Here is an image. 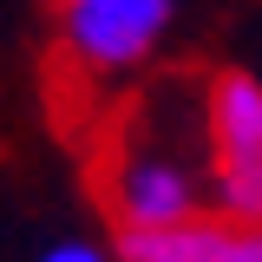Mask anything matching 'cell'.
Instances as JSON below:
<instances>
[{
  "label": "cell",
  "mask_w": 262,
  "mask_h": 262,
  "mask_svg": "<svg viewBox=\"0 0 262 262\" xmlns=\"http://www.w3.org/2000/svg\"><path fill=\"white\" fill-rule=\"evenodd\" d=\"M196 184H203V164H190L184 151H170L158 138L151 98L118 105V125L92 144V190H98V210L112 216L118 236L170 223V216H190Z\"/></svg>",
  "instance_id": "cell-1"
},
{
  "label": "cell",
  "mask_w": 262,
  "mask_h": 262,
  "mask_svg": "<svg viewBox=\"0 0 262 262\" xmlns=\"http://www.w3.org/2000/svg\"><path fill=\"white\" fill-rule=\"evenodd\" d=\"M196 131H203V177L216 190V210L262 223V79L236 66L210 72L196 98Z\"/></svg>",
  "instance_id": "cell-2"
},
{
  "label": "cell",
  "mask_w": 262,
  "mask_h": 262,
  "mask_svg": "<svg viewBox=\"0 0 262 262\" xmlns=\"http://www.w3.org/2000/svg\"><path fill=\"white\" fill-rule=\"evenodd\" d=\"M59 53L85 79L131 72L170 27V0H53Z\"/></svg>",
  "instance_id": "cell-3"
},
{
  "label": "cell",
  "mask_w": 262,
  "mask_h": 262,
  "mask_svg": "<svg viewBox=\"0 0 262 262\" xmlns=\"http://www.w3.org/2000/svg\"><path fill=\"white\" fill-rule=\"evenodd\" d=\"M125 262H262V223L223 216V210H190L151 229L118 236Z\"/></svg>",
  "instance_id": "cell-4"
},
{
  "label": "cell",
  "mask_w": 262,
  "mask_h": 262,
  "mask_svg": "<svg viewBox=\"0 0 262 262\" xmlns=\"http://www.w3.org/2000/svg\"><path fill=\"white\" fill-rule=\"evenodd\" d=\"M46 262H105V256H98V249H85V243H59Z\"/></svg>",
  "instance_id": "cell-5"
}]
</instances>
